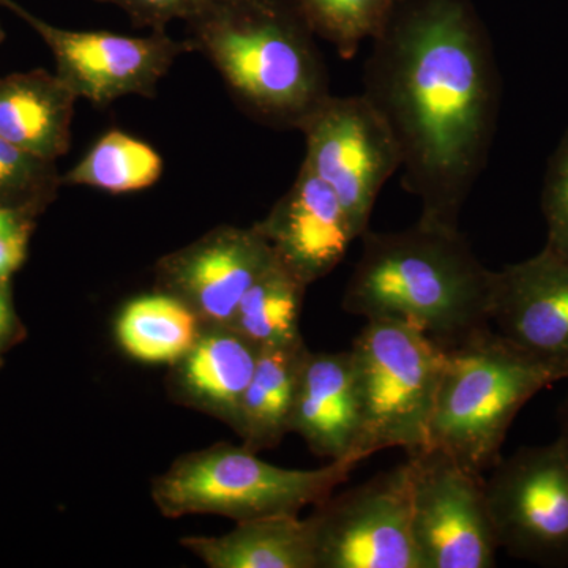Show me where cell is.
Returning <instances> with one entry per match:
<instances>
[{
    "label": "cell",
    "instance_id": "cell-16",
    "mask_svg": "<svg viewBox=\"0 0 568 568\" xmlns=\"http://www.w3.org/2000/svg\"><path fill=\"white\" fill-rule=\"evenodd\" d=\"M260 351L231 325L203 324L192 349L173 365L175 398L235 428Z\"/></svg>",
    "mask_w": 568,
    "mask_h": 568
},
{
    "label": "cell",
    "instance_id": "cell-30",
    "mask_svg": "<svg viewBox=\"0 0 568 568\" xmlns=\"http://www.w3.org/2000/svg\"><path fill=\"white\" fill-rule=\"evenodd\" d=\"M560 437L568 440V399L562 409V433H560Z\"/></svg>",
    "mask_w": 568,
    "mask_h": 568
},
{
    "label": "cell",
    "instance_id": "cell-3",
    "mask_svg": "<svg viewBox=\"0 0 568 568\" xmlns=\"http://www.w3.org/2000/svg\"><path fill=\"white\" fill-rule=\"evenodd\" d=\"M186 41L263 125L301 130L332 95L327 67L297 0H211L185 21Z\"/></svg>",
    "mask_w": 568,
    "mask_h": 568
},
{
    "label": "cell",
    "instance_id": "cell-24",
    "mask_svg": "<svg viewBox=\"0 0 568 568\" xmlns=\"http://www.w3.org/2000/svg\"><path fill=\"white\" fill-rule=\"evenodd\" d=\"M61 185L55 162L0 138V207L36 216L54 200Z\"/></svg>",
    "mask_w": 568,
    "mask_h": 568
},
{
    "label": "cell",
    "instance_id": "cell-15",
    "mask_svg": "<svg viewBox=\"0 0 568 568\" xmlns=\"http://www.w3.org/2000/svg\"><path fill=\"white\" fill-rule=\"evenodd\" d=\"M358 426L357 387L349 351H308L298 377L291 433L301 435L317 457L335 462L355 458Z\"/></svg>",
    "mask_w": 568,
    "mask_h": 568
},
{
    "label": "cell",
    "instance_id": "cell-31",
    "mask_svg": "<svg viewBox=\"0 0 568 568\" xmlns=\"http://www.w3.org/2000/svg\"><path fill=\"white\" fill-rule=\"evenodd\" d=\"M6 40V31H3L2 22H0V43Z\"/></svg>",
    "mask_w": 568,
    "mask_h": 568
},
{
    "label": "cell",
    "instance_id": "cell-10",
    "mask_svg": "<svg viewBox=\"0 0 568 568\" xmlns=\"http://www.w3.org/2000/svg\"><path fill=\"white\" fill-rule=\"evenodd\" d=\"M310 519L317 568H422L410 530L407 462L328 496Z\"/></svg>",
    "mask_w": 568,
    "mask_h": 568
},
{
    "label": "cell",
    "instance_id": "cell-20",
    "mask_svg": "<svg viewBox=\"0 0 568 568\" xmlns=\"http://www.w3.org/2000/svg\"><path fill=\"white\" fill-rule=\"evenodd\" d=\"M203 323L181 298L159 291L129 302L115 335L130 357L144 364L174 365L192 349Z\"/></svg>",
    "mask_w": 568,
    "mask_h": 568
},
{
    "label": "cell",
    "instance_id": "cell-12",
    "mask_svg": "<svg viewBox=\"0 0 568 568\" xmlns=\"http://www.w3.org/2000/svg\"><path fill=\"white\" fill-rule=\"evenodd\" d=\"M274 261L256 226H220L162 257L156 284L189 305L201 323L230 325L246 291Z\"/></svg>",
    "mask_w": 568,
    "mask_h": 568
},
{
    "label": "cell",
    "instance_id": "cell-29",
    "mask_svg": "<svg viewBox=\"0 0 568 568\" xmlns=\"http://www.w3.org/2000/svg\"><path fill=\"white\" fill-rule=\"evenodd\" d=\"M11 310L9 305V298L0 287V335L6 334L10 327Z\"/></svg>",
    "mask_w": 568,
    "mask_h": 568
},
{
    "label": "cell",
    "instance_id": "cell-25",
    "mask_svg": "<svg viewBox=\"0 0 568 568\" xmlns=\"http://www.w3.org/2000/svg\"><path fill=\"white\" fill-rule=\"evenodd\" d=\"M541 212L548 227L545 246L568 260V129L548 160L541 190Z\"/></svg>",
    "mask_w": 568,
    "mask_h": 568
},
{
    "label": "cell",
    "instance_id": "cell-18",
    "mask_svg": "<svg viewBox=\"0 0 568 568\" xmlns=\"http://www.w3.org/2000/svg\"><path fill=\"white\" fill-rule=\"evenodd\" d=\"M183 547L211 568H317L312 519L274 515L237 523L220 537H185Z\"/></svg>",
    "mask_w": 568,
    "mask_h": 568
},
{
    "label": "cell",
    "instance_id": "cell-4",
    "mask_svg": "<svg viewBox=\"0 0 568 568\" xmlns=\"http://www.w3.org/2000/svg\"><path fill=\"white\" fill-rule=\"evenodd\" d=\"M562 369L511 345L491 328L446 351L428 446L484 476L500 459L523 406L558 381Z\"/></svg>",
    "mask_w": 568,
    "mask_h": 568
},
{
    "label": "cell",
    "instance_id": "cell-26",
    "mask_svg": "<svg viewBox=\"0 0 568 568\" xmlns=\"http://www.w3.org/2000/svg\"><path fill=\"white\" fill-rule=\"evenodd\" d=\"M95 2L108 3L125 11L136 28H148L152 32H166L171 21H189L211 0H95Z\"/></svg>",
    "mask_w": 568,
    "mask_h": 568
},
{
    "label": "cell",
    "instance_id": "cell-27",
    "mask_svg": "<svg viewBox=\"0 0 568 568\" xmlns=\"http://www.w3.org/2000/svg\"><path fill=\"white\" fill-rule=\"evenodd\" d=\"M29 234H31V230L0 234V284L6 283L24 263Z\"/></svg>",
    "mask_w": 568,
    "mask_h": 568
},
{
    "label": "cell",
    "instance_id": "cell-14",
    "mask_svg": "<svg viewBox=\"0 0 568 568\" xmlns=\"http://www.w3.org/2000/svg\"><path fill=\"white\" fill-rule=\"evenodd\" d=\"M254 226L280 263L308 286L331 274L357 239L334 190L304 164L293 186Z\"/></svg>",
    "mask_w": 568,
    "mask_h": 568
},
{
    "label": "cell",
    "instance_id": "cell-23",
    "mask_svg": "<svg viewBox=\"0 0 568 568\" xmlns=\"http://www.w3.org/2000/svg\"><path fill=\"white\" fill-rule=\"evenodd\" d=\"M310 28L334 44L339 58L353 59L365 40L383 32L402 0H297Z\"/></svg>",
    "mask_w": 568,
    "mask_h": 568
},
{
    "label": "cell",
    "instance_id": "cell-2",
    "mask_svg": "<svg viewBox=\"0 0 568 568\" xmlns=\"http://www.w3.org/2000/svg\"><path fill=\"white\" fill-rule=\"evenodd\" d=\"M362 242L345 312L409 325L446 351L489 328L496 272L459 230L417 222L395 233L368 230Z\"/></svg>",
    "mask_w": 568,
    "mask_h": 568
},
{
    "label": "cell",
    "instance_id": "cell-7",
    "mask_svg": "<svg viewBox=\"0 0 568 568\" xmlns=\"http://www.w3.org/2000/svg\"><path fill=\"white\" fill-rule=\"evenodd\" d=\"M298 132L306 142L302 164L334 190L355 237H362L381 190L402 170V151L386 119L364 93L331 95Z\"/></svg>",
    "mask_w": 568,
    "mask_h": 568
},
{
    "label": "cell",
    "instance_id": "cell-22",
    "mask_svg": "<svg viewBox=\"0 0 568 568\" xmlns=\"http://www.w3.org/2000/svg\"><path fill=\"white\" fill-rule=\"evenodd\" d=\"M163 166L162 156L148 142L111 130L62 175V185L92 186L112 194L140 192L159 182Z\"/></svg>",
    "mask_w": 568,
    "mask_h": 568
},
{
    "label": "cell",
    "instance_id": "cell-21",
    "mask_svg": "<svg viewBox=\"0 0 568 568\" xmlns=\"http://www.w3.org/2000/svg\"><path fill=\"white\" fill-rule=\"evenodd\" d=\"M306 287L308 284L275 256L246 291L231 327L261 349L298 342Z\"/></svg>",
    "mask_w": 568,
    "mask_h": 568
},
{
    "label": "cell",
    "instance_id": "cell-19",
    "mask_svg": "<svg viewBox=\"0 0 568 568\" xmlns=\"http://www.w3.org/2000/svg\"><path fill=\"white\" fill-rule=\"evenodd\" d=\"M306 354L304 338L260 351L234 428L250 450L257 454L274 448L291 433L298 377Z\"/></svg>",
    "mask_w": 568,
    "mask_h": 568
},
{
    "label": "cell",
    "instance_id": "cell-9",
    "mask_svg": "<svg viewBox=\"0 0 568 568\" xmlns=\"http://www.w3.org/2000/svg\"><path fill=\"white\" fill-rule=\"evenodd\" d=\"M407 463L410 530L422 568L496 567L499 545L484 476L432 447L413 452Z\"/></svg>",
    "mask_w": 568,
    "mask_h": 568
},
{
    "label": "cell",
    "instance_id": "cell-8",
    "mask_svg": "<svg viewBox=\"0 0 568 568\" xmlns=\"http://www.w3.org/2000/svg\"><path fill=\"white\" fill-rule=\"evenodd\" d=\"M485 496L499 548L538 566H568V440L499 459Z\"/></svg>",
    "mask_w": 568,
    "mask_h": 568
},
{
    "label": "cell",
    "instance_id": "cell-11",
    "mask_svg": "<svg viewBox=\"0 0 568 568\" xmlns=\"http://www.w3.org/2000/svg\"><path fill=\"white\" fill-rule=\"evenodd\" d=\"M39 33L55 61V74L74 92L97 106H108L121 97L155 95L156 85L175 59L193 52L186 40L166 32L148 37L119 36L106 31H67L48 24L14 0H0Z\"/></svg>",
    "mask_w": 568,
    "mask_h": 568
},
{
    "label": "cell",
    "instance_id": "cell-6",
    "mask_svg": "<svg viewBox=\"0 0 568 568\" xmlns=\"http://www.w3.org/2000/svg\"><path fill=\"white\" fill-rule=\"evenodd\" d=\"M349 353L361 417L354 457L428 446L446 349L409 325L372 320Z\"/></svg>",
    "mask_w": 568,
    "mask_h": 568
},
{
    "label": "cell",
    "instance_id": "cell-28",
    "mask_svg": "<svg viewBox=\"0 0 568 568\" xmlns=\"http://www.w3.org/2000/svg\"><path fill=\"white\" fill-rule=\"evenodd\" d=\"M31 213L0 207V234H13L22 230H32Z\"/></svg>",
    "mask_w": 568,
    "mask_h": 568
},
{
    "label": "cell",
    "instance_id": "cell-5",
    "mask_svg": "<svg viewBox=\"0 0 568 568\" xmlns=\"http://www.w3.org/2000/svg\"><path fill=\"white\" fill-rule=\"evenodd\" d=\"M358 459H335L320 469H284L245 446L219 444L183 455L153 480L152 497L164 517L211 514L250 521L298 515L345 484Z\"/></svg>",
    "mask_w": 568,
    "mask_h": 568
},
{
    "label": "cell",
    "instance_id": "cell-13",
    "mask_svg": "<svg viewBox=\"0 0 568 568\" xmlns=\"http://www.w3.org/2000/svg\"><path fill=\"white\" fill-rule=\"evenodd\" d=\"M489 321L511 345L568 376V260L544 246L496 272Z\"/></svg>",
    "mask_w": 568,
    "mask_h": 568
},
{
    "label": "cell",
    "instance_id": "cell-1",
    "mask_svg": "<svg viewBox=\"0 0 568 568\" xmlns=\"http://www.w3.org/2000/svg\"><path fill=\"white\" fill-rule=\"evenodd\" d=\"M364 95L402 151L418 223L459 230L487 168L500 108L495 48L473 0H402L373 39Z\"/></svg>",
    "mask_w": 568,
    "mask_h": 568
},
{
    "label": "cell",
    "instance_id": "cell-17",
    "mask_svg": "<svg viewBox=\"0 0 568 568\" xmlns=\"http://www.w3.org/2000/svg\"><path fill=\"white\" fill-rule=\"evenodd\" d=\"M78 97L47 70L0 78V138L41 159L55 160L70 149Z\"/></svg>",
    "mask_w": 568,
    "mask_h": 568
}]
</instances>
